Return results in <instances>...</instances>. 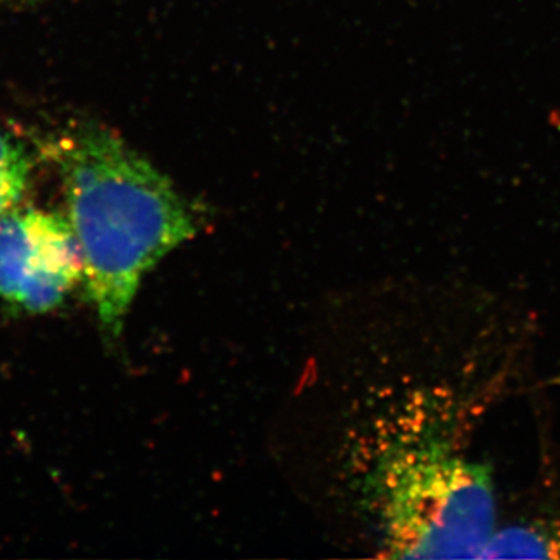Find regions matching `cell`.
I'll use <instances>...</instances> for the list:
<instances>
[{
  "instance_id": "obj_1",
  "label": "cell",
  "mask_w": 560,
  "mask_h": 560,
  "mask_svg": "<svg viewBox=\"0 0 560 560\" xmlns=\"http://www.w3.org/2000/svg\"><path fill=\"white\" fill-rule=\"evenodd\" d=\"M68 220L102 329L119 338L147 272L201 230L197 210L113 131L83 128L58 147Z\"/></svg>"
},
{
  "instance_id": "obj_2",
  "label": "cell",
  "mask_w": 560,
  "mask_h": 560,
  "mask_svg": "<svg viewBox=\"0 0 560 560\" xmlns=\"http://www.w3.org/2000/svg\"><path fill=\"white\" fill-rule=\"evenodd\" d=\"M364 499L390 558L480 559L497 529L489 470L431 431H390L374 453Z\"/></svg>"
},
{
  "instance_id": "obj_3",
  "label": "cell",
  "mask_w": 560,
  "mask_h": 560,
  "mask_svg": "<svg viewBox=\"0 0 560 560\" xmlns=\"http://www.w3.org/2000/svg\"><path fill=\"white\" fill-rule=\"evenodd\" d=\"M83 279V259L68 217L38 209L0 217V298L31 313L60 307Z\"/></svg>"
},
{
  "instance_id": "obj_4",
  "label": "cell",
  "mask_w": 560,
  "mask_h": 560,
  "mask_svg": "<svg viewBox=\"0 0 560 560\" xmlns=\"http://www.w3.org/2000/svg\"><path fill=\"white\" fill-rule=\"evenodd\" d=\"M560 559V523L530 518L495 529L480 559Z\"/></svg>"
},
{
  "instance_id": "obj_5",
  "label": "cell",
  "mask_w": 560,
  "mask_h": 560,
  "mask_svg": "<svg viewBox=\"0 0 560 560\" xmlns=\"http://www.w3.org/2000/svg\"><path fill=\"white\" fill-rule=\"evenodd\" d=\"M31 162L13 139L0 132V190L13 195L18 200L27 187Z\"/></svg>"
},
{
  "instance_id": "obj_6",
  "label": "cell",
  "mask_w": 560,
  "mask_h": 560,
  "mask_svg": "<svg viewBox=\"0 0 560 560\" xmlns=\"http://www.w3.org/2000/svg\"><path fill=\"white\" fill-rule=\"evenodd\" d=\"M18 201L20 200H18L16 197H13V195L5 194V191L0 190V217L13 209Z\"/></svg>"
},
{
  "instance_id": "obj_7",
  "label": "cell",
  "mask_w": 560,
  "mask_h": 560,
  "mask_svg": "<svg viewBox=\"0 0 560 560\" xmlns=\"http://www.w3.org/2000/svg\"><path fill=\"white\" fill-rule=\"evenodd\" d=\"M551 116L559 117L558 120H550V124L552 125V127L558 128V130H560V109L551 110Z\"/></svg>"
}]
</instances>
